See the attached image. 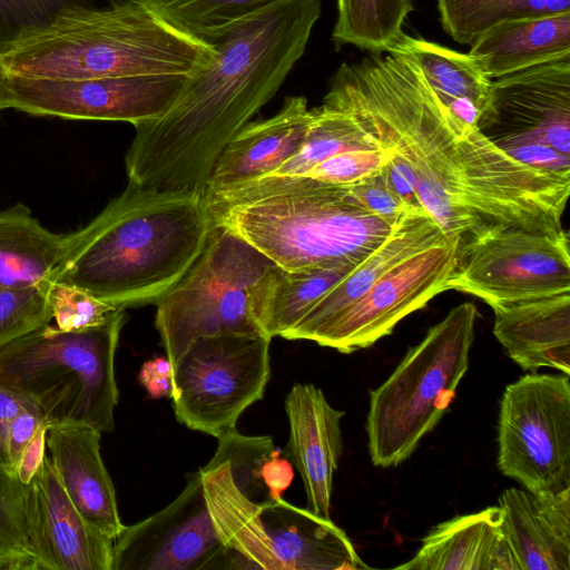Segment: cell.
<instances>
[{"label": "cell", "instance_id": "obj_1", "mask_svg": "<svg viewBox=\"0 0 570 570\" xmlns=\"http://www.w3.org/2000/svg\"><path fill=\"white\" fill-rule=\"evenodd\" d=\"M386 53L343 62L323 104L404 164L421 208L458 249L507 228L561 229L570 175L515 160L458 119L410 59Z\"/></svg>", "mask_w": 570, "mask_h": 570}, {"label": "cell", "instance_id": "obj_2", "mask_svg": "<svg viewBox=\"0 0 570 570\" xmlns=\"http://www.w3.org/2000/svg\"><path fill=\"white\" fill-rule=\"evenodd\" d=\"M320 0H285L214 35L213 60L189 76L160 118L136 127L128 183L204 193L227 144L278 91L302 58Z\"/></svg>", "mask_w": 570, "mask_h": 570}, {"label": "cell", "instance_id": "obj_3", "mask_svg": "<svg viewBox=\"0 0 570 570\" xmlns=\"http://www.w3.org/2000/svg\"><path fill=\"white\" fill-rule=\"evenodd\" d=\"M213 226L204 193L128 183L86 227L66 235L49 283L122 308L156 304L197 258Z\"/></svg>", "mask_w": 570, "mask_h": 570}, {"label": "cell", "instance_id": "obj_4", "mask_svg": "<svg viewBox=\"0 0 570 570\" xmlns=\"http://www.w3.org/2000/svg\"><path fill=\"white\" fill-rule=\"evenodd\" d=\"M206 200L214 223L285 269L357 264L400 220L393 223L363 208L348 186L305 175L264 176Z\"/></svg>", "mask_w": 570, "mask_h": 570}, {"label": "cell", "instance_id": "obj_5", "mask_svg": "<svg viewBox=\"0 0 570 570\" xmlns=\"http://www.w3.org/2000/svg\"><path fill=\"white\" fill-rule=\"evenodd\" d=\"M215 51L171 29L137 0L80 13L0 56L8 73L87 79L193 76Z\"/></svg>", "mask_w": 570, "mask_h": 570}, {"label": "cell", "instance_id": "obj_6", "mask_svg": "<svg viewBox=\"0 0 570 570\" xmlns=\"http://www.w3.org/2000/svg\"><path fill=\"white\" fill-rule=\"evenodd\" d=\"M125 308L80 331L43 325L0 346V383L23 394L48 426L83 423L101 433L115 426V354Z\"/></svg>", "mask_w": 570, "mask_h": 570}, {"label": "cell", "instance_id": "obj_7", "mask_svg": "<svg viewBox=\"0 0 570 570\" xmlns=\"http://www.w3.org/2000/svg\"><path fill=\"white\" fill-rule=\"evenodd\" d=\"M478 309L453 307L370 394L365 430L375 466L404 462L440 422L469 368Z\"/></svg>", "mask_w": 570, "mask_h": 570}, {"label": "cell", "instance_id": "obj_8", "mask_svg": "<svg viewBox=\"0 0 570 570\" xmlns=\"http://www.w3.org/2000/svg\"><path fill=\"white\" fill-rule=\"evenodd\" d=\"M202 473L215 529L238 569L360 570V558L346 533L331 519L283 498L255 502L235 484L224 461L212 459Z\"/></svg>", "mask_w": 570, "mask_h": 570}, {"label": "cell", "instance_id": "obj_9", "mask_svg": "<svg viewBox=\"0 0 570 570\" xmlns=\"http://www.w3.org/2000/svg\"><path fill=\"white\" fill-rule=\"evenodd\" d=\"M276 264L214 223L202 252L156 303V327L173 366L195 340L217 334H263L252 313V293Z\"/></svg>", "mask_w": 570, "mask_h": 570}, {"label": "cell", "instance_id": "obj_10", "mask_svg": "<svg viewBox=\"0 0 570 570\" xmlns=\"http://www.w3.org/2000/svg\"><path fill=\"white\" fill-rule=\"evenodd\" d=\"M264 334H217L195 340L173 366L170 399L178 422L219 438L264 396L271 377Z\"/></svg>", "mask_w": 570, "mask_h": 570}, {"label": "cell", "instance_id": "obj_11", "mask_svg": "<svg viewBox=\"0 0 570 570\" xmlns=\"http://www.w3.org/2000/svg\"><path fill=\"white\" fill-rule=\"evenodd\" d=\"M498 468L532 492L570 488L569 375L525 374L505 387Z\"/></svg>", "mask_w": 570, "mask_h": 570}, {"label": "cell", "instance_id": "obj_12", "mask_svg": "<svg viewBox=\"0 0 570 570\" xmlns=\"http://www.w3.org/2000/svg\"><path fill=\"white\" fill-rule=\"evenodd\" d=\"M491 307L570 292L569 235L507 228L458 249L446 291Z\"/></svg>", "mask_w": 570, "mask_h": 570}, {"label": "cell", "instance_id": "obj_13", "mask_svg": "<svg viewBox=\"0 0 570 570\" xmlns=\"http://www.w3.org/2000/svg\"><path fill=\"white\" fill-rule=\"evenodd\" d=\"M189 75L158 73L87 79H49L9 73V108L65 119L130 122L135 127L165 115Z\"/></svg>", "mask_w": 570, "mask_h": 570}, {"label": "cell", "instance_id": "obj_14", "mask_svg": "<svg viewBox=\"0 0 570 570\" xmlns=\"http://www.w3.org/2000/svg\"><path fill=\"white\" fill-rule=\"evenodd\" d=\"M238 569L212 520L200 470L165 508L124 528L114 540L111 570Z\"/></svg>", "mask_w": 570, "mask_h": 570}, {"label": "cell", "instance_id": "obj_15", "mask_svg": "<svg viewBox=\"0 0 570 570\" xmlns=\"http://www.w3.org/2000/svg\"><path fill=\"white\" fill-rule=\"evenodd\" d=\"M458 245L446 237L390 268L313 342L348 354L391 334L405 316L446 291Z\"/></svg>", "mask_w": 570, "mask_h": 570}, {"label": "cell", "instance_id": "obj_16", "mask_svg": "<svg viewBox=\"0 0 570 570\" xmlns=\"http://www.w3.org/2000/svg\"><path fill=\"white\" fill-rule=\"evenodd\" d=\"M476 127L500 148L537 142L570 156V58L492 80Z\"/></svg>", "mask_w": 570, "mask_h": 570}, {"label": "cell", "instance_id": "obj_17", "mask_svg": "<svg viewBox=\"0 0 570 570\" xmlns=\"http://www.w3.org/2000/svg\"><path fill=\"white\" fill-rule=\"evenodd\" d=\"M26 513L32 570H111L114 540L77 510L48 454L27 484Z\"/></svg>", "mask_w": 570, "mask_h": 570}, {"label": "cell", "instance_id": "obj_18", "mask_svg": "<svg viewBox=\"0 0 570 570\" xmlns=\"http://www.w3.org/2000/svg\"><path fill=\"white\" fill-rule=\"evenodd\" d=\"M289 436L287 455L298 470L307 509L331 519L333 476L343 452L341 421L345 412L334 409L321 389L297 383L285 399Z\"/></svg>", "mask_w": 570, "mask_h": 570}, {"label": "cell", "instance_id": "obj_19", "mask_svg": "<svg viewBox=\"0 0 570 570\" xmlns=\"http://www.w3.org/2000/svg\"><path fill=\"white\" fill-rule=\"evenodd\" d=\"M101 432L83 423L48 426L46 445L59 480L77 510L115 540L124 530L112 480L100 454Z\"/></svg>", "mask_w": 570, "mask_h": 570}, {"label": "cell", "instance_id": "obj_20", "mask_svg": "<svg viewBox=\"0 0 570 570\" xmlns=\"http://www.w3.org/2000/svg\"><path fill=\"white\" fill-rule=\"evenodd\" d=\"M313 117L306 98L292 96L273 117L248 122L217 159L205 197L271 175L299 150Z\"/></svg>", "mask_w": 570, "mask_h": 570}, {"label": "cell", "instance_id": "obj_21", "mask_svg": "<svg viewBox=\"0 0 570 570\" xmlns=\"http://www.w3.org/2000/svg\"><path fill=\"white\" fill-rule=\"evenodd\" d=\"M445 238L439 225L423 209L410 208L387 238L357 263L282 337L314 341L390 268Z\"/></svg>", "mask_w": 570, "mask_h": 570}, {"label": "cell", "instance_id": "obj_22", "mask_svg": "<svg viewBox=\"0 0 570 570\" xmlns=\"http://www.w3.org/2000/svg\"><path fill=\"white\" fill-rule=\"evenodd\" d=\"M499 507L519 570H570V488L538 493L510 488Z\"/></svg>", "mask_w": 570, "mask_h": 570}, {"label": "cell", "instance_id": "obj_23", "mask_svg": "<svg viewBox=\"0 0 570 570\" xmlns=\"http://www.w3.org/2000/svg\"><path fill=\"white\" fill-rule=\"evenodd\" d=\"M492 309L494 336L523 371L551 367L570 375V292Z\"/></svg>", "mask_w": 570, "mask_h": 570}, {"label": "cell", "instance_id": "obj_24", "mask_svg": "<svg viewBox=\"0 0 570 570\" xmlns=\"http://www.w3.org/2000/svg\"><path fill=\"white\" fill-rule=\"evenodd\" d=\"M401 570H519L502 531L500 507L454 517L434 527Z\"/></svg>", "mask_w": 570, "mask_h": 570}, {"label": "cell", "instance_id": "obj_25", "mask_svg": "<svg viewBox=\"0 0 570 570\" xmlns=\"http://www.w3.org/2000/svg\"><path fill=\"white\" fill-rule=\"evenodd\" d=\"M471 45L468 53L492 80L570 58V11L500 22Z\"/></svg>", "mask_w": 570, "mask_h": 570}, {"label": "cell", "instance_id": "obj_26", "mask_svg": "<svg viewBox=\"0 0 570 570\" xmlns=\"http://www.w3.org/2000/svg\"><path fill=\"white\" fill-rule=\"evenodd\" d=\"M356 264L303 269L275 265L252 293V313L261 332L273 338L293 328Z\"/></svg>", "mask_w": 570, "mask_h": 570}, {"label": "cell", "instance_id": "obj_27", "mask_svg": "<svg viewBox=\"0 0 570 570\" xmlns=\"http://www.w3.org/2000/svg\"><path fill=\"white\" fill-rule=\"evenodd\" d=\"M65 245L66 235L41 226L24 205L0 212V286L47 288Z\"/></svg>", "mask_w": 570, "mask_h": 570}, {"label": "cell", "instance_id": "obj_28", "mask_svg": "<svg viewBox=\"0 0 570 570\" xmlns=\"http://www.w3.org/2000/svg\"><path fill=\"white\" fill-rule=\"evenodd\" d=\"M387 52L410 59L445 106L464 99L474 104L480 112L483 111L492 79L484 75L470 53L413 38L404 32Z\"/></svg>", "mask_w": 570, "mask_h": 570}, {"label": "cell", "instance_id": "obj_29", "mask_svg": "<svg viewBox=\"0 0 570 570\" xmlns=\"http://www.w3.org/2000/svg\"><path fill=\"white\" fill-rule=\"evenodd\" d=\"M337 18L332 32L336 48L354 46L383 53L403 33L413 0H336Z\"/></svg>", "mask_w": 570, "mask_h": 570}, {"label": "cell", "instance_id": "obj_30", "mask_svg": "<svg viewBox=\"0 0 570 570\" xmlns=\"http://www.w3.org/2000/svg\"><path fill=\"white\" fill-rule=\"evenodd\" d=\"M436 4L443 30L462 45L507 20L570 11V0H436Z\"/></svg>", "mask_w": 570, "mask_h": 570}, {"label": "cell", "instance_id": "obj_31", "mask_svg": "<svg viewBox=\"0 0 570 570\" xmlns=\"http://www.w3.org/2000/svg\"><path fill=\"white\" fill-rule=\"evenodd\" d=\"M137 1L171 29L206 46L214 35L285 0Z\"/></svg>", "mask_w": 570, "mask_h": 570}, {"label": "cell", "instance_id": "obj_32", "mask_svg": "<svg viewBox=\"0 0 570 570\" xmlns=\"http://www.w3.org/2000/svg\"><path fill=\"white\" fill-rule=\"evenodd\" d=\"M299 150L271 175H304L313 166L336 154L379 147L346 111L322 104Z\"/></svg>", "mask_w": 570, "mask_h": 570}, {"label": "cell", "instance_id": "obj_33", "mask_svg": "<svg viewBox=\"0 0 570 570\" xmlns=\"http://www.w3.org/2000/svg\"><path fill=\"white\" fill-rule=\"evenodd\" d=\"M129 0H0V56L80 13Z\"/></svg>", "mask_w": 570, "mask_h": 570}, {"label": "cell", "instance_id": "obj_34", "mask_svg": "<svg viewBox=\"0 0 570 570\" xmlns=\"http://www.w3.org/2000/svg\"><path fill=\"white\" fill-rule=\"evenodd\" d=\"M27 485L0 462V569L32 570L29 544Z\"/></svg>", "mask_w": 570, "mask_h": 570}, {"label": "cell", "instance_id": "obj_35", "mask_svg": "<svg viewBox=\"0 0 570 570\" xmlns=\"http://www.w3.org/2000/svg\"><path fill=\"white\" fill-rule=\"evenodd\" d=\"M214 459L228 464L237 488L250 500H271L262 480V468L276 449L269 435L248 436L234 429L222 434Z\"/></svg>", "mask_w": 570, "mask_h": 570}, {"label": "cell", "instance_id": "obj_36", "mask_svg": "<svg viewBox=\"0 0 570 570\" xmlns=\"http://www.w3.org/2000/svg\"><path fill=\"white\" fill-rule=\"evenodd\" d=\"M47 297L52 320L62 331H80L99 326L124 309L82 288L61 282L49 283Z\"/></svg>", "mask_w": 570, "mask_h": 570}, {"label": "cell", "instance_id": "obj_37", "mask_svg": "<svg viewBox=\"0 0 570 570\" xmlns=\"http://www.w3.org/2000/svg\"><path fill=\"white\" fill-rule=\"evenodd\" d=\"M51 321L47 288L0 286V346Z\"/></svg>", "mask_w": 570, "mask_h": 570}, {"label": "cell", "instance_id": "obj_38", "mask_svg": "<svg viewBox=\"0 0 570 570\" xmlns=\"http://www.w3.org/2000/svg\"><path fill=\"white\" fill-rule=\"evenodd\" d=\"M389 154L380 147L352 149L313 166L305 176L341 186H350L380 171Z\"/></svg>", "mask_w": 570, "mask_h": 570}, {"label": "cell", "instance_id": "obj_39", "mask_svg": "<svg viewBox=\"0 0 570 570\" xmlns=\"http://www.w3.org/2000/svg\"><path fill=\"white\" fill-rule=\"evenodd\" d=\"M351 196L366 210L396 223L409 207L392 187L384 166L358 183L348 186Z\"/></svg>", "mask_w": 570, "mask_h": 570}, {"label": "cell", "instance_id": "obj_40", "mask_svg": "<svg viewBox=\"0 0 570 570\" xmlns=\"http://www.w3.org/2000/svg\"><path fill=\"white\" fill-rule=\"evenodd\" d=\"M501 149L515 160L534 169L570 175V156L557 151L549 145L524 142L505 146Z\"/></svg>", "mask_w": 570, "mask_h": 570}, {"label": "cell", "instance_id": "obj_41", "mask_svg": "<svg viewBox=\"0 0 570 570\" xmlns=\"http://www.w3.org/2000/svg\"><path fill=\"white\" fill-rule=\"evenodd\" d=\"M42 425L48 426V423L38 406L23 409L10 423L7 448L10 466L13 471L22 451Z\"/></svg>", "mask_w": 570, "mask_h": 570}, {"label": "cell", "instance_id": "obj_42", "mask_svg": "<svg viewBox=\"0 0 570 570\" xmlns=\"http://www.w3.org/2000/svg\"><path fill=\"white\" fill-rule=\"evenodd\" d=\"M31 406L37 405L23 394L0 383V462L9 469L7 439L10 423L20 411Z\"/></svg>", "mask_w": 570, "mask_h": 570}, {"label": "cell", "instance_id": "obj_43", "mask_svg": "<svg viewBox=\"0 0 570 570\" xmlns=\"http://www.w3.org/2000/svg\"><path fill=\"white\" fill-rule=\"evenodd\" d=\"M293 478L292 463L281 455L278 449H275L262 468V480L267 489L268 498L273 500L282 499Z\"/></svg>", "mask_w": 570, "mask_h": 570}, {"label": "cell", "instance_id": "obj_44", "mask_svg": "<svg viewBox=\"0 0 570 570\" xmlns=\"http://www.w3.org/2000/svg\"><path fill=\"white\" fill-rule=\"evenodd\" d=\"M173 368L167 356L145 362L138 379L153 399L169 395L171 391Z\"/></svg>", "mask_w": 570, "mask_h": 570}, {"label": "cell", "instance_id": "obj_45", "mask_svg": "<svg viewBox=\"0 0 570 570\" xmlns=\"http://www.w3.org/2000/svg\"><path fill=\"white\" fill-rule=\"evenodd\" d=\"M47 425H42L22 451L14 472L21 483L27 485L39 469L45 455Z\"/></svg>", "mask_w": 570, "mask_h": 570}, {"label": "cell", "instance_id": "obj_46", "mask_svg": "<svg viewBox=\"0 0 570 570\" xmlns=\"http://www.w3.org/2000/svg\"><path fill=\"white\" fill-rule=\"evenodd\" d=\"M8 71L0 60V111L9 108L8 102Z\"/></svg>", "mask_w": 570, "mask_h": 570}]
</instances>
